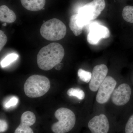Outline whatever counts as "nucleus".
Instances as JSON below:
<instances>
[{
    "mask_svg": "<svg viewBox=\"0 0 133 133\" xmlns=\"http://www.w3.org/2000/svg\"><path fill=\"white\" fill-rule=\"evenodd\" d=\"M64 50L60 44L52 43L42 48L37 57L38 67L43 70H51L61 63L64 57Z\"/></svg>",
    "mask_w": 133,
    "mask_h": 133,
    "instance_id": "1",
    "label": "nucleus"
},
{
    "mask_svg": "<svg viewBox=\"0 0 133 133\" xmlns=\"http://www.w3.org/2000/svg\"><path fill=\"white\" fill-rule=\"evenodd\" d=\"M57 121L51 124V131L52 133H69L76 125V115L70 109L61 108L55 113Z\"/></svg>",
    "mask_w": 133,
    "mask_h": 133,
    "instance_id": "2",
    "label": "nucleus"
},
{
    "mask_svg": "<svg viewBox=\"0 0 133 133\" xmlns=\"http://www.w3.org/2000/svg\"><path fill=\"white\" fill-rule=\"evenodd\" d=\"M50 83L49 79L40 75H32L24 83L25 95L29 98H38L45 95L49 90Z\"/></svg>",
    "mask_w": 133,
    "mask_h": 133,
    "instance_id": "3",
    "label": "nucleus"
},
{
    "mask_svg": "<svg viewBox=\"0 0 133 133\" xmlns=\"http://www.w3.org/2000/svg\"><path fill=\"white\" fill-rule=\"evenodd\" d=\"M40 33L42 36L48 41H59L65 36L66 27L62 21L53 18L43 23Z\"/></svg>",
    "mask_w": 133,
    "mask_h": 133,
    "instance_id": "4",
    "label": "nucleus"
},
{
    "mask_svg": "<svg viewBox=\"0 0 133 133\" xmlns=\"http://www.w3.org/2000/svg\"><path fill=\"white\" fill-rule=\"evenodd\" d=\"M105 7V0H93L81 8L78 14L86 24L88 21L96 19Z\"/></svg>",
    "mask_w": 133,
    "mask_h": 133,
    "instance_id": "5",
    "label": "nucleus"
},
{
    "mask_svg": "<svg viewBox=\"0 0 133 133\" xmlns=\"http://www.w3.org/2000/svg\"><path fill=\"white\" fill-rule=\"evenodd\" d=\"M116 85V81L112 77L107 76L98 90L96 97L97 102L100 104L107 102L114 91Z\"/></svg>",
    "mask_w": 133,
    "mask_h": 133,
    "instance_id": "6",
    "label": "nucleus"
},
{
    "mask_svg": "<svg viewBox=\"0 0 133 133\" xmlns=\"http://www.w3.org/2000/svg\"><path fill=\"white\" fill-rule=\"evenodd\" d=\"M87 126L91 133H109L111 128L109 120L102 114L91 119Z\"/></svg>",
    "mask_w": 133,
    "mask_h": 133,
    "instance_id": "7",
    "label": "nucleus"
},
{
    "mask_svg": "<svg viewBox=\"0 0 133 133\" xmlns=\"http://www.w3.org/2000/svg\"><path fill=\"white\" fill-rule=\"evenodd\" d=\"M131 93L130 86L126 83L122 84L114 90L112 94V102L116 105H124L130 100Z\"/></svg>",
    "mask_w": 133,
    "mask_h": 133,
    "instance_id": "8",
    "label": "nucleus"
},
{
    "mask_svg": "<svg viewBox=\"0 0 133 133\" xmlns=\"http://www.w3.org/2000/svg\"><path fill=\"white\" fill-rule=\"evenodd\" d=\"M108 72V69L105 65H98L94 66L89 84V88L91 91L95 92L98 90L100 86L106 77Z\"/></svg>",
    "mask_w": 133,
    "mask_h": 133,
    "instance_id": "9",
    "label": "nucleus"
},
{
    "mask_svg": "<svg viewBox=\"0 0 133 133\" xmlns=\"http://www.w3.org/2000/svg\"><path fill=\"white\" fill-rule=\"evenodd\" d=\"M110 36L109 30L105 26L101 25L93 26L87 35L88 43L92 45L97 44L101 40L109 38Z\"/></svg>",
    "mask_w": 133,
    "mask_h": 133,
    "instance_id": "10",
    "label": "nucleus"
},
{
    "mask_svg": "<svg viewBox=\"0 0 133 133\" xmlns=\"http://www.w3.org/2000/svg\"><path fill=\"white\" fill-rule=\"evenodd\" d=\"M36 121L35 115L32 112L26 111L22 115L20 124L14 133H35L31 127Z\"/></svg>",
    "mask_w": 133,
    "mask_h": 133,
    "instance_id": "11",
    "label": "nucleus"
},
{
    "mask_svg": "<svg viewBox=\"0 0 133 133\" xmlns=\"http://www.w3.org/2000/svg\"><path fill=\"white\" fill-rule=\"evenodd\" d=\"M85 24L78 14L73 15L70 18L69 27L76 36L81 35Z\"/></svg>",
    "mask_w": 133,
    "mask_h": 133,
    "instance_id": "12",
    "label": "nucleus"
},
{
    "mask_svg": "<svg viewBox=\"0 0 133 133\" xmlns=\"http://www.w3.org/2000/svg\"><path fill=\"white\" fill-rule=\"evenodd\" d=\"M22 5L26 9L31 11H38L43 8L45 0H21Z\"/></svg>",
    "mask_w": 133,
    "mask_h": 133,
    "instance_id": "13",
    "label": "nucleus"
},
{
    "mask_svg": "<svg viewBox=\"0 0 133 133\" xmlns=\"http://www.w3.org/2000/svg\"><path fill=\"white\" fill-rule=\"evenodd\" d=\"M16 19L15 12L10 9L6 5L1 6L0 7V21L2 22L12 23Z\"/></svg>",
    "mask_w": 133,
    "mask_h": 133,
    "instance_id": "14",
    "label": "nucleus"
},
{
    "mask_svg": "<svg viewBox=\"0 0 133 133\" xmlns=\"http://www.w3.org/2000/svg\"><path fill=\"white\" fill-rule=\"evenodd\" d=\"M122 17L126 22L133 23V6H126L122 11Z\"/></svg>",
    "mask_w": 133,
    "mask_h": 133,
    "instance_id": "15",
    "label": "nucleus"
},
{
    "mask_svg": "<svg viewBox=\"0 0 133 133\" xmlns=\"http://www.w3.org/2000/svg\"><path fill=\"white\" fill-rule=\"evenodd\" d=\"M66 93L70 97L74 96L80 100L84 99L85 97L84 91L79 88H70L67 91Z\"/></svg>",
    "mask_w": 133,
    "mask_h": 133,
    "instance_id": "16",
    "label": "nucleus"
},
{
    "mask_svg": "<svg viewBox=\"0 0 133 133\" xmlns=\"http://www.w3.org/2000/svg\"><path fill=\"white\" fill-rule=\"evenodd\" d=\"M19 56L16 54L11 53L8 55L7 56L2 60L1 62V65L2 67L4 68L9 65L17 59Z\"/></svg>",
    "mask_w": 133,
    "mask_h": 133,
    "instance_id": "17",
    "label": "nucleus"
},
{
    "mask_svg": "<svg viewBox=\"0 0 133 133\" xmlns=\"http://www.w3.org/2000/svg\"><path fill=\"white\" fill-rule=\"evenodd\" d=\"M78 75L79 78L83 82L88 83L91 81L92 73L82 69H79L78 71Z\"/></svg>",
    "mask_w": 133,
    "mask_h": 133,
    "instance_id": "18",
    "label": "nucleus"
},
{
    "mask_svg": "<svg viewBox=\"0 0 133 133\" xmlns=\"http://www.w3.org/2000/svg\"><path fill=\"white\" fill-rule=\"evenodd\" d=\"M125 133H133V114L128 119L125 126Z\"/></svg>",
    "mask_w": 133,
    "mask_h": 133,
    "instance_id": "19",
    "label": "nucleus"
},
{
    "mask_svg": "<svg viewBox=\"0 0 133 133\" xmlns=\"http://www.w3.org/2000/svg\"><path fill=\"white\" fill-rule=\"evenodd\" d=\"M6 36L2 30H0V51H1L3 48L5 46L7 42Z\"/></svg>",
    "mask_w": 133,
    "mask_h": 133,
    "instance_id": "20",
    "label": "nucleus"
},
{
    "mask_svg": "<svg viewBox=\"0 0 133 133\" xmlns=\"http://www.w3.org/2000/svg\"><path fill=\"white\" fill-rule=\"evenodd\" d=\"M18 102V98L16 97H13L6 102L5 105V107L8 108L11 107L15 106L17 104Z\"/></svg>",
    "mask_w": 133,
    "mask_h": 133,
    "instance_id": "21",
    "label": "nucleus"
},
{
    "mask_svg": "<svg viewBox=\"0 0 133 133\" xmlns=\"http://www.w3.org/2000/svg\"><path fill=\"white\" fill-rule=\"evenodd\" d=\"M8 129V124L7 122L5 120L1 119L0 120V132L1 133L5 132Z\"/></svg>",
    "mask_w": 133,
    "mask_h": 133,
    "instance_id": "22",
    "label": "nucleus"
},
{
    "mask_svg": "<svg viewBox=\"0 0 133 133\" xmlns=\"http://www.w3.org/2000/svg\"><path fill=\"white\" fill-rule=\"evenodd\" d=\"M63 65V64L61 63H59L55 66V69L57 70H59L62 68V66Z\"/></svg>",
    "mask_w": 133,
    "mask_h": 133,
    "instance_id": "23",
    "label": "nucleus"
},
{
    "mask_svg": "<svg viewBox=\"0 0 133 133\" xmlns=\"http://www.w3.org/2000/svg\"></svg>",
    "mask_w": 133,
    "mask_h": 133,
    "instance_id": "24",
    "label": "nucleus"
}]
</instances>
